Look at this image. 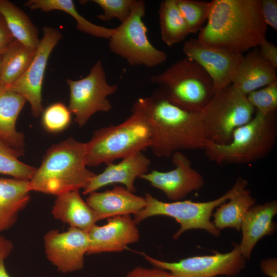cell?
Listing matches in <instances>:
<instances>
[{
  "label": "cell",
  "mask_w": 277,
  "mask_h": 277,
  "mask_svg": "<svg viewBox=\"0 0 277 277\" xmlns=\"http://www.w3.org/2000/svg\"><path fill=\"white\" fill-rule=\"evenodd\" d=\"M131 110L147 118L151 131L150 148L158 157H169L183 150H204L211 143L205 134L200 112L174 105L158 91L138 98Z\"/></svg>",
  "instance_id": "obj_1"
},
{
  "label": "cell",
  "mask_w": 277,
  "mask_h": 277,
  "mask_svg": "<svg viewBox=\"0 0 277 277\" xmlns=\"http://www.w3.org/2000/svg\"><path fill=\"white\" fill-rule=\"evenodd\" d=\"M267 29L259 0H213L197 38L205 45L243 54L266 39Z\"/></svg>",
  "instance_id": "obj_2"
},
{
  "label": "cell",
  "mask_w": 277,
  "mask_h": 277,
  "mask_svg": "<svg viewBox=\"0 0 277 277\" xmlns=\"http://www.w3.org/2000/svg\"><path fill=\"white\" fill-rule=\"evenodd\" d=\"M87 166L86 143L67 138L47 150L29 181L30 191L58 196L84 189L96 174Z\"/></svg>",
  "instance_id": "obj_3"
},
{
  "label": "cell",
  "mask_w": 277,
  "mask_h": 277,
  "mask_svg": "<svg viewBox=\"0 0 277 277\" xmlns=\"http://www.w3.org/2000/svg\"><path fill=\"white\" fill-rule=\"evenodd\" d=\"M276 137V112L264 114L255 111L250 121L234 131L229 143H211L204 151L210 161L220 165L247 164L270 153Z\"/></svg>",
  "instance_id": "obj_4"
},
{
  "label": "cell",
  "mask_w": 277,
  "mask_h": 277,
  "mask_svg": "<svg viewBox=\"0 0 277 277\" xmlns=\"http://www.w3.org/2000/svg\"><path fill=\"white\" fill-rule=\"evenodd\" d=\"M86 143L87 166L96 167L150 148L151 131L146 117L131 110L123 122L95 130Z\"/></svg>",
  "instance_id": "obj_5"
},
{
  "label": "cell",
  "mask_w": 277,
  "mask_h": 277,
  "mask_svg": "<svg viewBox=\"0 0 277 277\" xmlns=\"http://www.w3.org/2000/svg\"><path fill=\"white\" fill-rule=\"evenodd\" d=\"M168 101L189 111H202L215 94L213 82L195 62L185 57L151 77Z\"/></svg>",
  "instance_id": "obj_6"
},
{
  "label": "cell",
  "mask_w": 277,
  "mask_h": 277,
  "mask_svg": "<svg viewBox=\"0 0 277 277\" xmlns=\"http://www.w3.org/2000/svg\"><path fill=\"white\" fill-rule=\"evenodd\" d=\"M248 185L246 180L239 177L233 187L219 197L207 202H194L191 201L162 202L149 193L145 194L144 208L135 214L134 221L138 224L145 219L155 215H166L174 219L180 228L173 234L177 239L182 234L191 229H203L215 236L220 234L210 221L214 208L245 189Z\"/></svg>",
  "instance_id": "obj_7"
},
{
  "label": "cell",
  "mask_w": 277,
  "mask_h": 277,
  "mask_svg": "<svg viewBox=\"0 0 277 277\" xmlns=\"http://www.w3.org/2000/svg\"><path fill=\"white\" fill-rule=\"evenodd\" d=\"M255 112L247 95L231 84L215 93L200 114L207 140L223 145L230 142L234 131L250 121Z\"/></svg>",
  "instance_id": "obj_8"
},
{
  "label": "cell",
  "mask_w": 277,
  "mask_h": 277,
  "mask_svg": "<svg viewBox=\"0 0 277 277\" xmlns=\"http://www.w3.org/2000/svg\"><path fill=\"white\" fill-rule=\"evenodd\" d=\"M145 12V2L136 0L128 19L114 28L108 47L131 66L152 68L165 62L167 55L150 42L148 29L143 20Z\"/></svg>",
  "instance_id": "obj_9"
},
{
  "label": "cell",
  "mask_w": 277,
  "mask_h": 277,
  "mask_svg": "<svg viewBox=\"0 0 277 277\" xmlns=\"http://www.w3.org/2000/svg\"><path fill=\"white\" fill-rule=\"evenodd\" d=\"M70 98L68 109L74 116L75 123L84 126L97 112H107L112 108L107 97L117 90V85H110L101 61H98L85 77L73 80L67 79Z\"/></svg>",
  "instance_id": "obj_10"
},
{
  "label": "cell",
  "mask_w": 277,
  "mask_h": 277,
  "mask_svg": "<svg viewBox=\"0 0 277 277\" xmlns=\"http://www.w3.org/2000/svg\"><path fill=\"white\" fill-rule=\"evenodd\" d=\"M143 255L154 267L166 270L174 277L235 276L245 268L246 261L239 244L227 253L189 257L174 262L163 261L145 254Z\"/></svg>",
  "instance_id": "obj_11"
},
{
  "label": "cell",
  "mask_w": 277,
  "mask_h": 277,
  "mask_svg": "<svg viewBox=\"0 0 277 277\" xmlns=\"http://www.w3.org/2000/svg\"><path fill=\"white\" fill-rule=\"evenodd\" d=\"M61 37L59 30L44 27L43 36L28 68L18 80L4 88L23 96L29 103L35 117L44 111L42 89L45 72L50 54Z\"/></svg>",
  "instance_id": "obj_12"
},
{
  "label": "cell",
  "mask_w": 277,
  "mask_h": 277,
  "mask_svg": "<svg viewBox=\"0 0 277 277\" xmlns=\"http://www.w3.org/2000/svg\"><path fill=\"white\" fill-rule=\"evenodd\" d=\"M183 52L186 57L197 63L209 75L215 93L232 84L243 55L205 45L197 38L186 41Z\"/></svg>",
  "instance_id": "obj_13"
},
{
  "label": "cell",
  "mask_w": 277,
  "mask_h": 277,
  "mask_svg": "<svg viewBox=\"0 0 277 277\" xmlns=\"http://www.w3.org/2000/svg\"><path fill=\"white\" fill-rule=\"evenodd\" d=\"M44 242L48 260L58 271L68 273L83 268L89 246L87 232L71 227L63 232L52 230L45 234Z\"/></svg>",
  "instance_id": "obj_14"
},
{
  "label": "cell",
  "mask_w": 277,
  "mask_h": 277,
  "mask_svg": "<svg viewBox=\"0 0 277 277\" xmlns=\"http://www.w3.org/2000/svg\"><path fill=\"white\" fill-rule=\"evenodd\" d=\"M171 156L174 166L173 169L165 172L154 170L140 178L162 190L168 199L179 201L200 189L205 182L201 174L192 168L191 161L182 151L176 152Z\"/></svg>",
  "instance_id": "obj_15"
},
{
  "label": "cell",
  "mask_w": 277,
  "mask_h": 277,
  "mask_svg": "<svg viewBox=\"0 0 277 277\" xmlns=\"http://www.w3.org/2000/svg\"><path fill=\"white\" fill-rule=\"evenodd\" d=\"M130 215L108 219L103 226L94 225L88 232L89 246L87 254L121 252L130 244L138 242L140 233Z\"/></svg>",
  "instance_id": "obj_16"
},
{
  "label": "cell",
  "mask_w": 277,
  "mask_h": 277,
  "mask_svg": "<svg viewBox=\"0 0 277 277\" xmlns=\"http://www.w3.org/2000/svg\"><path fill=\"white\" fill-rule=\"evenodd\" d=\"M150 159L143 152H138L122 159L118 163L107 164L102 172L95 174L88 186L83 189V194L96 191L112 184H121L131 192L136 191L134 182L137 178L148 172Z\"/></svg>",
  "instance_id": "obj_17"
},
{
  "label": "cell",
  "mask_w": 277,
  "mask_h": 277,
  "mask_svg": "<svg viewBox=\"0 0 277 277\" xmlns=\"http://www.w3.org/2000/svg\"><path fill=\"white\" fill-rule=\"evenodd\" d=\"M86 202L102 220L118 215H135L146 205L145 197L135 195L121 186H115L112 189L103 192H92L89 194Z\"/></svg>",
  "instance_id": "obj_18"
},
{
  "label": "cell",
  "mask_w": 277,
  "mask_h": 277,
  "mask_svg": "<svg viewBox=\"0 0 277 277\" xmlns=\"http://www.w3.org/2000/svg\"><path fill=\"white\" fill-rule=\"evenodd\" d=\"M277 213L275 200L254 205L247 211L242 222V238L239 245L242 255L249 260L257 242L275 230L273 218Z\"/></svg>",
  "instance_id": "obj_19"
},
{
  "label": "cell",
  "mask_w": 277,
  "mask_h": 277,
  "mask_svg": "<svg viewBox=\"0 0 277 277\" xmlns=\"http://www.w3.org/2000/svg\"><path fill=\"white\" fill-rule=\"evenodd\" d=\"M275 81L276 68L262 56L256 47L243 55L232 85L247 95Z\"/></svg>",
  "instance_id": "obj_20"
},
{
  "label": "cell",
  "mask_w": 277,
  "mask_h": 277,
  "mask_svg": "<svg viewBox=\"0 0 277 277\" xmlns=\"http://www.w3.org/2000/svg\"><path fill=\"white\" fill-rule=\"evenodd\" d=\"M79 191H71L57 196L52 214L71 227L88 232L102 218L82 199Z\"/></svg>",
  "instance_id": "obj_21"
},
{
  "label": "cell",
  "mask_w": 277,
  "mask_h": 277,
  "mask_svg": "<svg viewBox=\"0 0 277 277\" xmlns=\"http://www.w3.org/2000/svg\"><path fill=\"white\" fill-rule=\"evenodd\" d=\"M29 181L0 178V233L10 228L30 200Z\"/></svg>",
  "instance_id": "obj_22"
},
{
  "label": "cell",
  "mask_w": 277,
  "mask_h": 277,
  "mask_svg": "<svg viewBox=\"0 0 277 277\" xmlns=\"http://www.w3.org/2000/svg\"><path fill=\"white\" fill-rule=\"evenodd\" d=\"M26 100L20 94L0 88V140L10 147L24 152V135L15 124Z\"/></svg>",
  "instance_id": "obj_23"
},
{
  "label": "cell",
  "mask_w": 277,
  "mask_h": 277,
  "mask_svg": "<svg viewBox=\"0 0 277 277\" xmlns=\"http://www.w3.org/2000/svg\"><path fill=\"white\" fill-rule=\"evenodd\" d=\"M0 14L14 39L25 46L36 49L41 39L38 32L28 16L7 0H0Z\"/></svg>",
  "instance_id": "obj_24"
},
{
  "label": "cell",
  "mask_w": 277,
  "mask_h": 277,
  "mask_svg": "<svg viewBox=\"0 0 277 277\" xmlns=\"http://www.w3.org/2000/svg\"><path fill=\"white\" fill-rule=\"evenodd\" d=\"M36 49L29 48L15 40L2 55L0 88H5L18 80L32 61Z\"/></svg>",
  "instance_id": "obj_25"
},
{
  "label": "cell",
  "mask_w": 277,
  "mask_h": 277,
  "mask_svg": "<svg viewBox=\"0 0 277 277\" xmlns=\"http://www.w3.org/2000/svg\"><path fill=\"white\" fill-rule=\"evenodd\" d=\"M25 5L31 10L40 9L43 11L60 10L72 17L76 22V28L81 32L93 36L109 39L114 28H109L94 24L80 14L71 0H29Z\"/></svg>",
  "instance_id": "obj_26"
},
{
  "label": "cell",
  "mask_w": 277,
  "mask_h": 277,
  "mask_svg": "<svg viewBox=\"0 0 277 277\" xmlns=\"http://www.w3.org/2000/svg\"><path fill=\"white\" fill-rule=\"evenodd\" d=\"M228 203L216 207L212 222L215 227L220 230L225 228L240 230L244 217L250 207L255 205V200L246 188L229 199Z\"/></svg>",
  "instance_id": "obj_27"
},
{
  "label": "cell",
  "mask_w": 277,
  "mask_h": 277,
  "mask_svg": "<svg viewBox=\"0 0 277 277\" xmlns=\"http://www.w3.org/2000/svg\"><path fill=\"white\" fill-rule=\"evenodd\" d=\"M161 38L171 46L184 41L190 34L176 0H164L159 10Z\"/></svg>",
  "instance_id": "obj_28"
},
{
  "label": "cell",
  "mask_w": 277,
  "mask_h": 277,
  "mask_svg": "<svg viewBox=\"0 0 277 277\" xmlns=\"http://www.w3.org/2000/svg\"><path fill=\"white\" fill-rule=\"evenodd\" d=\"M23 153L10 147L0 140V173L18 180L30 181L36 168L18 160Z\"/></svg>",
  "instance_id": "obj_29"
},
{
  "label": "cell",
  "mask_w": 277,
  "mask_h": 277,
  "mask_svg": "<svg viewBox=\"0 0 277 277\" xmlns=\"http://www.w3.org/2000/svg\"><path fill=\"white\" fill-rule=\"evenodd\" d=\"M176 1L190 34L199 32L208 19L210 9V2L195 0Z\"/></svg>",
  "instance_id": "obj_30"
},
{
  "label": "cell",
  "mask_w": 277,
  "mask_h": 277,
  "mask_svg": "<svg viewBox=\"0 0 277 277\" xmlns=\"http://www.w3.org/2000/svg\"><path fill=\"white\" fill-rule=\"evenodd\" d=\"M71 114L68 108L63 103L52 104L42 112L43 126L49 132L62 131L69 125L71 121Z\"/></svg>",
  "instance_id": "obj_31"
},
{
  "label": "cell",
  "mask_w": 277,
  "mask_h": 277,
  "mask_svg": "<svg viewBox=\"0 0 277 277\" xmlns=\"http://www.w3.org/2000/svg\"><path fill=\"white\" fill-rule=\"evenodd\" d=\"M247 97L255 111L264 114L276 112L277 81L249 93Z\"/></svg>",
  "instance_id": "obj_32"
},
{
  "label": "cell",
  "mask_w": 277,
  "mask_h": 277,
  "mask_svg": "<svg viewBox=\"0 0 277 277\" xmlns=\"http://www.w3.org/2000/svg\"><path fill=\"white\" fill-rule=\"evenodd\" d=\"M136 0H93L103 10V13L97 16L103 21L117 19L121 24L129 17Z\"/></svg>",
  "instance_id": "obj_33"
},
{
  "label": "cell",
  "mask_w": 277,
  "mask_h": 277,
  "mask_svg": "<svg viewBox=\"0 0 277 277\" xmlns=\"http://www.w3.org/2000/svg\"><path fill=\"white\" fill-rule=\"evenodd\" d=\"M263 19L267 26L277 30V1L259 0Z\"/></svg>",
  "instance_id": "obj_34"
},
{
  "label": "cell",
  "mask_w": 277,
  "mask_h": 277,
  "mask_svg": "<svg viewBox=\"0 0 277 277\" xmlns=\"http://www.w3.org/2000/svg\"><path fill=\"white\" fill-rule=\"evenodd\" d=\"M125 277H174L169 271L157 267L147 268L136 267L130 271Z\"/></svg>",
  "instance_id": "obj_35"
},
{
  "label": "cell",
  "mask_w": 277,
  "mask_h": 277,
  "mask_svg": "<svg viewBox=\"0 0 277 277\" xmlns=\"http://www.w3.org/2000/svg\"><path fill=\"white\" fill-rule=\"evenodd\" d=\"M262 56L277 68V47L272 43L265 40L258 47Z\"/></svg>",
  "instance_id": "obj_36"
},
{
  "label": "cell",
  "mask_w": 277,
  "mask_h": 277,
  "mask_svg": "<svg viewBox=\"0 0 277 277\" xmlns=\"http://www.w3.org/2000/svg\"><path fill=\"white\" fill-rule=\"evenodd\" d=\"M15 40L8 28L3 17L0 14V56L2 55Z\"/></svg>",
  "instance_id": "obj_37"
},
{
  "label": "cell",
  "mask_w": 277,
  "mask_h": 277,
  "mask_svg": "<svg viewBox=\"0 0 277 277\" xmlns=\"http://www.w3.org/2000/svg\"><path fill=\"white\" fill-rule=\"evenodd\" d=\"M262 272L269 277H277V261L276 258L263 260L260 264Z\"/></svg>",
  "instance_id": "obj_38"
},
{
  "label": "cell",
  "mask_w": 277,
  "mask_h": 277,
  "mask_svg": "<svg viewBox=\"0 0 277 277\" xmlns=\"http://www.w3.org/2000/svg\"><path fill=\"white\" fill-rule=\"evenodd\" d=\"M13 248L12 243L0 235V261H4L10 254Z\"/></svg>",
  "instance_id": "obj_39"
},
{
  "label": "cell",
  "mask_w": 277,
  "mask_h": 277,
  "mask_svg": "<svg viewBox=\"0 0 277 277\" xmlns=\"http://www.w3.org/2000/svg\"><path fill=\"white\" fill-rule=\"evenodd\" d=\"M0 277H11L6 269L4 261H0Z\"/></svg>",
  "instance_id": "obj_40"
},
{
  "label": "cell",
  "mask_w": 277,
  "mask_h": 277,
  "mask_svg": "<svg viewBox=\"0 0 277 277\" xmlns=\"http://www.w3.org/2000/svg\"><path fill=\"white\" fill-rule=\"evenodd\" d=\"M1 61H2V56H0V72H1Z\"/></svg>",
  "instance_id": "obj_41"
},
{
  "label": "cell",
  "mask_w": 277,
  "mask_h": 277,
  "mask_svg": "<svg viewBox=\"0 0 277 277\" xmlns=\"http://www.w3.org/2000/svg\"><path fill=\"white\" fill-rule=\"evenodd\" d=\"M215 277H219V276H215Z\"/></svg>",
  "instance_id": "obj_42"
}]
</instances>
